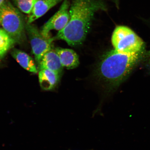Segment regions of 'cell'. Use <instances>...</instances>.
<instances>
[{"label": "cell", "mask_w": 150, "mask_h": 150, "mask_svg": "<svg viewBox=\"0 0 150 150\" xmlns=\"http://www.w3.org/2000/svg\"><path fill=\"white\" fill-rule=\"evenodd\" d=\"M142 52L126 54L111 50L101 61L99 74L108 83L117 85L130 74L139 61Z\"/></svg>", "instance_id": "obj_2"}, {"label": "cell", "mask_w": 150, "mask_h": 150, "mask_svg": "<svg viewBox=\"0 0 150 150\" xmlns=\"http://www.w3.org/2000/svg\"><path fill=\"white\" fill-rule=\"evenodd\" d=\"M112 43L115 51L130 54L142 52L144 43L140 38L130 28L118 26L112 35Z\"/></svg>", "instance_id": "obj_4"}, {"label": "cell", "mask_w": 150, "mask_h": 150, "mask_svg": "<svg viewBox=\"0 0 150 150\" xmlns=\"http://www.w3.org/2000/svg\"><path fill=\"white\" fill-rule=\"evenodd\" d=\"M5 1V0H0V6H1Z\"/></svg>", "instance_id": "obj_14"}, {"label": "cell", "mask_w": 150, "mask_h": 150, "mask_svg": "<svg viewBox=\"0 0 150 150\" xmlns=\"http://www.w3.org/2000/svg\"><path fill=\"white\" fill-rule=\"evenodd\" d=\"M16 43L4 30L0 29V59L4 57Z\"/></svg>", "instance_id": "obj_12"}, {"label": "cell", "mask_w": 150, "mask_h": 150, "mask_svg": "<svg viewBox=\"0 0 150 150\" xmlns=\"http://www.w3.org/2000/svg\"><path fill=\"white\" fill-rule=\"evenodd\" d=\"M63 68L59 56L53 48L44 54L38 64V70L39 71L47 69L60 75L62 72Z\"/></svg>", "instance_id": "obj_7"}, {"label": "cell", "mask_w": 150, "mask_h": 150, "mask_svg": "<svg viewBox=\"0 0 150 150\" xmlns=\"http://www.w3.org/2000/svg\"><path fill=\"white\" fill-rule=\"evenodd\" d=\"M62 0H37L32 11L29 15L28 23H32L42 17Z\"/></svg>", "instance_id": "obj_8"}, {"label": "cell", "mask_w": 150, "mask_h": 150, "mask_svg": "<svg viewBox=\"0 0 150 150\" xmlns=\"http://www.w3.org/2000/svg\"><path fill=\"white\" fill-rule=\"evenodd\" d=\"M37 0H16L19 9L25 13L30 14Z\"/></svg>", "instance_id": "obj_13"}, {"label": "cell", "mask_w": 150, "mask_h": 150, "mask_svg": "<svg viewBox=\"0 0 150 150\" xmlns=\"http://www.w3.org/2000/svg\"><path fill=\"white\" fill-rule=\"evenodd\" d=\"M38 75L41 87L47 91H50L55 87L60 76L57 73L47 69L39 71Z\"/></svg>", "instance_id": "obj_10"}, {"label": "cell", "mask_w": 150, "mask_h": 150, "mask_svg": "<svg viewBox=\"0 0 150 150\" xmlns=\"http://www.w3.org/2000/svg\"></svg>", "instance_id": "obj_16"}, {"label": "cell", "mask_w": 150, "mask_h": 150, "mask_svg": "<svg viewBox=\"0 0 150 150\" xmlns=\"http://www.w3.org/2000/svg\"><path fill=\"white\" fill-rule=\"evenodd\" d=\"M55 50L63 67L68 69H73L79 65L78 56L74 50L61 48H56Z\"/></svg>", "instance_id": "obj_9"}, {"label": "cell", "mask_w": 150, "mask_h": 150, "mask_svg": "<svg viewBox=\"0 0 150 150\" xmlns=\"http://www.w3.org/2000/svg\"><path fill=\"white\" fill-rule=\"evenodd\" d=\"M106 9L102 0H72L69 10L70 20L53 37L54 40L61 39L72 46L81 44L89 32L95 13Z\"/></svg>", "instance_id": "obj_1"}, {"label": "cell", "mask_w": 150, "mask_h": 150, "mask_svg": "<svg viewBox=\"0 0 150 150\" xmlns=\"http://www.w3.org/2000/svg\"><path fill=\"white\" fill-rule=\"evenodd\" d=\"M149 56H150V52H149Z\"/></svg>", "instance_id": "obj_15"}, {"label": "cell", "mask_w": 150, "mask_h": 150, "mask_svg": "<svg viewBox=\"0 0 150 150\" xmlns=\"http://www.w3.org/2000/svg\"><path fill=\"white\" fill-rule=\"evenodd\" d=\"M25 31L29 36L33 53L37 65L44 54L52 48L54 38H46L36 26L31 23L25 24Z\"/></svg>", "instance_id": "obj_5"}, {"label": "cell", "mask_w": 150, "mask_h": 150, "mask_svg": "<svg viewBox=\"0 0 150 150\" xmlns=\"http://www.w3.org/2000/svg\"><path fill=\"white\" fill-rule=\"evenodd\" d=\"M70 4L68 0H64L57 12L43 26L40 32L46 38H52L50 33L52 30L60 31L67 25L70 20Z\"/></svg>", "instance_id": "obj_6"}, {"label": "cell", "mask_w": 150, "mask_h": 150, "mask_svg": "<svg viewBox=\"0 0 150 150\" xmlns=\"http://www.w3.org/2000/svg\"></svg>", "instance_id": "obj_18"}, {"label": "cell", "mask_w": 150, "mask_h": 150, "mask_svg": "<svg viewBox=\"0 0 150 150\" xmlns=\"http://www.w3.org/2000/svg\"><path fill=\"white\" fill-rule=\"evenodd\" d=\"M0 23L16 43L21 44L24 42L26 23L23 17L8 1H5L0 6Z\"/></svg>", "instance_id": "obj_3"}, {"label": "cell", "mask_w": 150, "mask_h": 150, "mask_svg": "<svg viewBox=\"0 0 150 150\" xmlns=\"http://www.w3.org/2000/svg\"><path fill=\"white\" fill-rule=\"evenodd\" d=\"M0 25H1V23H0Z\"/></svg>", "instance_id": "obj_17"}, {"label": "cell", "mask_w": 150, "mask_h": 150, "mask_svg": "<svg viewBox=\"0 0 150 150\" xmlns=\"http://www.w3.org/2000/svg\"><path fill=\"white\" fill-rule=\"evenodd\" d=\"M11 55L25 70L34 74H36L38 72L34 61L26 52L15 49L11 52Z\"/></svg>", "instance_id": "obj_11"}]
</instances>
